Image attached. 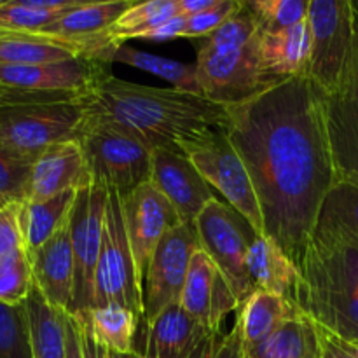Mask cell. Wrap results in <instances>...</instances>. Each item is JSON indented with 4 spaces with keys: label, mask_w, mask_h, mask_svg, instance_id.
<instances>
[{
    "label": "cell",
    "mask_w": 358,
    "mask_h": 358,
    "mask_svg": "<svg viewBox=\"0 0 358 358\" xmlns=\"http://www.w3.org/2000/svg\"><path fill=\"white\" fill-rule=\"evenodd\" d=\"M147 329V346L143 355L149 358H191L199 343L210 336L203 325L189 317L180 304L166 308Z\"/></svg>",
    "instance_id": "cell-21"
},
{
    "label": "cell",
    "mask_w": 358,
    "mask_h": 358,
    "mask_svg": "<svg viewBox=\"0 0 358 358\" xmlns=\"http://www.w3.org/2000/svg\"><path fill=\"white\" fill-rule=\"evenodd\" d=\"M34 161L0 142V206L27 201Z\"/></svg>",
    "instance_id": "cell-34"
},
{
    "label": "cell",
    "mask_w": 358,
    "mask_h": 358,
    "mask_svg": "<svg viewBox=\"0 0 358 358\" xmlns=\"http://www.w3.org/2000/svg\"><path fill=\"white\" fill-rule=\"evenodd\" d=\"M212 358H245L243 336H241L240 322L236 320L229 334L219 338Z\"/></svg>",
    "instance_id": "cell-41"
},
{
    "label": "cell",
    "mask_w": 358,
    "mask_h": 358,
    "mask_svg": "<svg viewBox=\"0 0 358 358\" xmlns=\"http://www.w3.org/2000/svg\"><path fill=\"white\" fill-rule=\"evenodd\" d=\"M185 20L187 17L177 16L173 20L166 21V23L159 24V27L152 28V30L145 31V34L138 35V41H147V42H166L173 41V38H182L185 28Z\"/></svg>",
    "instance_id": "cell-42"
},
{
    "label": "cell",
    "mask_w": 358,
    "mask_h": 358,
    "mask_svg": "<svg viewBox=\"0 0 358 358\" xmlns=\"http://www.w3.org/2000/svg\"><path fill=\"white\" fill-rule=\"evenodd\" d=\"M219 336L220 334L206 336V338L199 343L198 348L194 350V353H192L191 358H212L213 350H215L217 341H219Z\"/></svg>",
    "instance_id": "cell-46"
},
{
    "label": "cell",
    "mask_w": 358,
    "mask_h": 358,
    "mask_svg": "<svg viewBox=\"0 0 358 358\" xmlns=\"http://www.w3.org/2000/svg\"><path fill=\"white\" fill-rule=\"evenodd\" d=\"M201 250L226 276L240 306L255 292L247 259L257 233L231 205L213 198L194 220Z\"/></svg>",
    "instance_id": "cell-9"
},
{
    "label": "cell",
    "mask_w": 358,
    "mask_h": 358,
    "mask_svg": "<svg viewBox=\"0 0 358 358\" xmlns=\"http://www.w3.org/2000/svg\"><path fill=\"white\" fill-rule=\"evenodd\" d=\"M317 222L331 224L348 231L358 240V187L338 182L322 205Z\"/></svg>",
    "instance_id": "cell-35"
},
{
    "label": "cell",
    "mask_w": 358,
    "mask_h": 358,
    "mask_svg": "<svg viewBox=\"0 0 358 358\" xmlns=\"http://www.w3.org/2000/svg\"><path fill=\"white\" fill-rule=\"evenodd\" d=\"M261 31H280L308 20L310 0H243Z\"/></svg>",
    "instance_id": "cell-32"
},
{
    "label": "cell",
    "mask_w": 358,
    "mask_h": 358,
    "mask_svg": "<svg viewBox=\"0 0 358 358\" xmlns=\"http://www.w3.org/2000/svg\"><path fill=\"white\" fill-rule=\"evenodd\" d=\"M79 320V318H77ZM80 325V339H83V350H84V357L86 358H140L142 353L135 352V353H115L110 352V350H105L101 346H98L96 343L91 339L90 332L83 327V324L79 322Z\"/></svg>",
    "instance_id": "cell-44"
},
{
    "label": "cell",
    "mask_w": 358,
    "mask_h": 358,
    "mask_svg": "<svg viewBox=\"0 0 358 358\" xmlns=\"http://www.w3.org/2000/svg\"><path fill=\"white\" fill-rule=\"evenodd\" d=\"M34 358H66L65 311L52 308L35 287L24 301Z\"/></svg>",
    "instance_id": "cell-29"
},
{
    "label": "cell",
    "mask_w": 358,
    "mask_h": 358,
    "mask_svg": "<svg viewBox=\"0 0 358 358\" xmlns=\"http://www.w3.org/2000/svg\"><path fill=\"white\" fill-rule=\"evenodd\" d=\"M150 182L166 196L182 222H194L201 210L212 201V187L178 145L152 150Z\"/></svg>",
    "instance_id": "cell-16"
},
{
    "label": "cell",
    "mask_w": 358,
    "mask_h": 358,
    "mask_svg": "<svg viewBox=\"0 0 358 358\" xmlns=\"http://www.w3.org/2000/svg\"><path fill=\"white\" fill-rule=\"evenodd\" d=\"M86 121L101 122L135 136L150 150L227 124V107L175 87L128 83L112 72L80 98Z\"/></svg>",
    "instance_id": "cell-2"
},
{
    "label": "cell",
    "mask_w": 358,
    "mask_h": 358,
    "mask_svg": "<svg viewBox=\"0 0 358 358\" xmlns=\"http://www.w3.org/2000/svg\"><path fill=\"white\" fill-rule=\"evenodd\" d=\"M329 140L338 182L358 187V45L341 86L324 94Z\"/></svg>",
    "instance_id": "cell-15"
},
{
    "label": "cell",
    "mask_w": 358,
    "mask_h": 358,
    "mask_svg": "<svg viewBox=\"0 0 358 358\" xmlns=\"http://www.w3.org/2000/svg\"><path fill=\"white\" fill-rule=\"evenodd\" d=\"M245 358H320L317 324L306 313L299 315L268 339L245 350Z\"/></svg>",
    "instance_id": "cell-27"
},
{
    "label": "cell",
    "mask_w": 358,
    "mask_h": 358,
    "mask_svg": "<svg viewBox=\"0 0 358 358\" xmlns=\"http://www.w3.org/2000/svg\"><path fill=\"white\" fill-rule=\"evenodd\" d=\"M93 184L121 196L129 194L152 177V150L135 136L101 122L84 121L79 133Z\"/></svg>",
    "instance_id": "cell-6"
},
{
    "label": "cell",
    "mask_w": 358,
    "mask_h": 358,
    "mask_svg": "<svg viewBox=\"0 0 358 358\" xmlns=\"http://www.w3.org/2000/svg\"><path fill=\"white\" fill-rule=\"evenodd\" d=\"M226 133L243 159L264 220V236L303 266L322 205L338 184L324 93L292 77L227 107Z\"/></svg>",
    "instance_id": "cell-1"
},
{
    "label": "cell",
    "mask_w": 358,
    "mask_h": 358,
    "mask_svg": "<svg viewBox=\"0 0 358 358\" xmlns=\"http://www.w3.org/2000/svg\"><path fill=\"white\" fill-rule=\"evenodd\" d=\"M84 121L80 100L0 105V142L35 163L48 147L79 138Z\"/></svg>",
    "instance_id": "cell-8"
},
{
    "label": "cell",
    "mask_w": 358,
    "mask_h": 358,
    "mask_svg": "<svg viewBox=\"0 0 358 358\" xmlns=\"http://www.w3.org/2000/svg\"><path fill=\"white\" fill-rule=\"evenodd\" d=\"M65 346L66 358H86L83 350V339H80V325L77 317L65 315Z\"/></svg>",
    "instance_id": "cell-43"
},
{
    "label": "cell",
    "mask_w": 358,
    "mask_h": 358,
    "mask_svg": "<svg viewBox=\"0 0 358 358\" xmlns=\"http://www.w3.org/2000/svg\"><path fill=\"white\" fill-rule=\"evenodd\" d=\"M108 191L101 185L91 184L79 189L72 215H70V233H72L73 266V303L70 315H84L93 308L94 275L103 240L105 210H107Z\"/></svg>",
    "instance_id": "cell-11"
},
{
    "label": "cell",
    "mask_w": 358,
    "mask_h": 358,
    "mask_svg": "<svg viewBox=\"0 0 358 358\" xmlns=\"http://www.w3.org/2000/svg\"><path fill=\"white\" fill-rule=\"evenodd\" d=\"M121 205L136 273L143 285L154 250L164 234L182 224V220L166 196L152 182H145L129 194L121 196Z\"/></svg>",
    "instance_id": "cell-13"
},
{
    "label": "cell",
    "mask_w": 358,
    "mask_h": 358,
    "mask_svg": "<svg viewBox=\"0 0 358 358\" xmlns=\"http://www.w3.org/2000/svg\"><path fill=\"white\" fill-rule=\"evenodd\" d=\"M84 56L77 45L41 34L0 31V65H44Z\"/></svg>",
    "instance_id": "cell-25"
},
{
    "label": "cell",
    "mask_w": 358,
    "mask_h": 358,
    "mask_svg": "<svg viewBox=\"0 0 358 358\" xmlns=\"http://www.w3.org/2000/svg\"><path fill=\"white\" fill-rule=\"evenodd\" d=\"M180 16L178 0H147L136 2L129 7L114 24H112L110 38L117 44H124L126 41L136 38L138 35Z\"/></svg>",
    "instance_id": "cell-30"
},
{
    "label": "cell",
    "mask_w": 358,
    "mask_h": 358,
    "mask_svg": "<svg viewBox=\"0 0 358 358\" xmlns=\"http://www.w3.org/2000/svg\"><path fill=\"white\" fill-rule=\"evenodd\" d=\"M180 306L210 334H220V325L227 315L240 310V301L226 276L205 250H198L192 255Z\"/></svg>",
    "instance_id": "cell-14"
},
{
    "label": "cell",
    "mask_w": 358,
    "mask_h": 358,
    "mask_svg": "<svg viewBox=\"0 0 358 358\" xmlns=\"http://www.w3.org/2000/svg\"><path fill=\"white\" fill-rule=\"evenodd\" d=\"M28 259L31 264L34 283L44 299L56 310L70 313L76 280L70 220L51 240L28 254Z\"/></svg>",
    "instance_id": "cell-18"
},
{
    "label": "cell",
    "mask_w": 358,
    "mask_h": 358,
    "mask_svg": "<svg viewBox=\"0 0 358 358\" xmlns=\"http://www.w3.org/2000/svg\"><path fill=\"white\" fill-rule=\"evenodd\" d=\"M107 72H110V65L86 56L44 65H0V87L70 91L84 96Z\"/></svg>",
    "instance_id": "cell-17"
},
{
    "label": "cell",
    "mask_w": 358,
    "mask_h": 358,
    "mask_svg": "<svg viewBox=\"0 0 358 358\" xmlns=\"http://www.w3.org/2000/svg\"><path fill=\"white\" fill-rule=\"evenodd\" d=\"M177 145L191 159L206 184L217 189L227 205L243 215L259 236H264V220L254 184L226 129H205L185 136Z\"/></svg>",
    "instance_id": "cell-4"
},
{
    "label": "cell",
    "mask_w": 358,
    "mask_h": 358,
    "mask_svg": "<svg viewBox=\"0 0 358 358\" xmlns=\"http://www.w3.org/2000/svg\"><path fill=\"white\" fill-rule=\"evenodd\" d=\"M91 184L93 178L79 142H59L48 147L35 159L27 201H41L70 189L79 191Z\"/></svg>",
    "instance_id": "cell-19"
},
{
    "label": "cell",
    "mask_w": 358,
    "mask_h": 358,
    "mask_svg": "<svg viewBox=\"0 0 358 358\" xmlns=\"http://www.w3.org/2000/svg\"><path fill=\"white\" fill-rule=\"evenodd\" d=\"M241 7V0H219L215 7L201 14H196L185 20V28L182 38L208 37L217 30L224 21L229 20Z\"/></svg>",
    "instance_id": "cell-38"
},
{
    "label": "cell",
    "mask_w": 358,
    "mask_h": 358,
    "mask_svg": "<svg viewBox=\"0 0 358 358\" xmlns=\"http://www.w3.org/2000/svg\"><path fill=\"white\" fill-rule=\"evenodd\" d=\"M219 0H178V9H180V16L191 17L196 14H201L215 7Z\"/></svg>",
    "instance_id": "cell-45"
},
{
    "label": "cell",
    "mask_w": 358,
    "mask_h": 358,
    "mask_svg": "<svg viewBox=\"0 0 358 358\" xmlns=\"http://www.w3.org/2000/svg\"><path fill=\"white\" fill-rule=\"evenodd\" d=\"M247 268L255 290L278 294L296 303L301 271L275 241L257 234L248 252Z\"/></svg>",
    "instance_id": "cell-22"
},
{
    "label": "cell",
    "mask_w": 358,
    "mask_h": 358,
    "mask_svg": "<svg viewBox=\"0 0 358 358\" xmlns=\"http://www.w3.org/2000/svg\"><path fill=\"white\" fill-rule=\"evenodd\" d=\"M201 250L194 222H182L168 231L150 257L143 290V318L156 320L166 308L180 304L192 255Z\"/></svg>",
    "instance_id": "cell-12"
},
{
    "label": "cell",
    "mask_w": 358,
    "mask_h": 358,
    "mask_svg": "<svg viewBox=\"0 0 358 358\" xmlns=\"http://www.w3.org/2000/svg\"><path fill=\"white\" fill-rule=\"evenodd\" d=\"M0 358H34L24 304H0Z\"/></svg>",
    "instance_id": "cell-33"
},
{
    "label": "cell",
    "mask_w": 358,
    "mask_h": 358,
    "mask_svg": "<svg viewBox=\"0 0 358 358\" xmlns=\"http://www.w3.org/2000/svg\"><path fill=\"white\" fill-rule=\"evenodd\" d=\"M62 16L37 9L31 0H0V31L37 34Z\"/></svg>",
    "instance_id": "cell-36"
},
{
    "label": "cell",
    "mask_w": 358,
    "mask_h": 358,
    "mask_svg": "<svg viewBox=\"0 0 358 358\" xmlns=\"http://www.w3.org/2000/svg\"><path fill=\"white\" fill-rule=\"evenodd\" d=\"M317 327L320 338V358H358L357 345L339 338L322 325L317 324Z\"/></svg>",
    "instance_id": "cell-40"
},
{
    "label": "cell",
    "mask_w": 358,
    "mask_h": 358,
    "mask_svg": "<svg viewBox=\"0 0 358 358\" xmlns=\"http://www.w3.org/2000/svg\"><path fill=\"white\" fill-rule=\"evenodd\" d=\"M257 55L269 77L283 83L292 77H306L311 56V31L308 20L280 31H261Z\"/></svg>",
    "instance_id": "cell-20"
},
{
    "label": "cell",
    "mask_w": 358,
    "mask_h": 358,
    "mask_svg": "<svg viewBox=\"0 0 358 358\" xmlns=\"http://www.w3.org/2000/svg\"><path fill=\"white\" fill-rule=\"evenodd\" d=\"M257 34V21L241 0L240 10L234 13L227 21H224L213 34L205 37V41L198 45V55H217V52L240 49L254 41Z\"/></svg>",
    "instance_id": "cell-31"
},
{
    "label": "cell",
    "mask_w": 358,
    "mask_h": 358,
    "mask_svg": "<svg viewBox=\"0 0 358 358\" xmlns=\"http://www.w3.org/2000/svg\"><path fill=\"white\" fill-rule=\"evenodd\" d=\"M128 308L136 317H143V287L136 273L135 259L126 234L122 219L121 194L108 191L107 210H105L103 240L94 275L93 308L110 306Z\"/></svg>",
    "instance_id": "cell-7"
},
{
    "label": "cell",
    "mask_w": 358,
    "mask_h": 358,
    "mask_svg": "<svg viewBox=\"0 0 358 358\" xmlns=\"http://www.w3.org/2000/svg\"><path fill=\"white\" fill-rule=\"evenodd\" d=\"M77 189L56 194L41 201H24L20 205V224L27 254L51 240L65 224H69L73 205L77 199Z\"/></svg>",
    "instance_id": "cell-24"
},
{
    "label": "cell",
    "mask_w": 358,
    "mask_h": 358,
    "mask_svg": "<svg viewBox=\"0 0 358 358\" xmlns=\"http://www.w3.org/2000/svg\"><path fill=\"white\" fill-rule=\"evenodd\" d=\"M73 317L79 318L83 327L90 332L91 339L101 348L115 353L136 352L135 336L138 331L140 317H136L128 308L110 304Z\"/></svg>",
    "instance_id": "cell-28"
},
{
    "label": "cell",
    "mask_w": 358,
    "mask_h": 358,
    "mask_svg": "<svg viewBox=\"0 0 358 358\" xmlns=\"http://www.w3.org/2000/svg\"><path fill=\"white\" fill-rule=\"evenodd\" d=\"M299 304L285 299L278 294L255 290L240 306L238 322L243 336V350L259 345L268 339L285 322L303 315Z\"/></svg>",
    "instance_id": "cell-23"
},
{
    "label": "cell",
    "mask_w": 358,
    "mask_h": 358,
    "mask_svg": "<svg viewBox=\"0 0 358 358\" xmlns=\"http://www.w3.org/2000/svg\"><path fill=\"white\" fill-rule=\"evenodd\" d=\"M296 303L315 324L358 346V240L353 234L317 222Z\"/></svg>",
    "instance_id": "cell-3"
},
{
    "label": "cell",
    "mask_w": 358,
    "mask_h": 358,
    "mask_svg": "<svg viewBox=\"0 0 358 358\" xmlns=\"http://www.w3.org/2000/svg\"><path fill=\"white\" fill-rule=\"evenodd\" d=\"M24 248L20 224V205L0 206V266Z\"/></svg>",
    "instance_id": "cell-39"
},
{
    "label": "cell",
    "mask_w": 358,
    "mask_h": 358,
    "mask_svg": "<svg viewBox=\"0 0 358 358\" xmlns=\"http://www.w3.org/2000/svg\"><path fill=\"white\" fill-rule=\"evenodd\" d=\"M353 2V9H355V17H357V27H358V0L355 2V0H352Z\"/></svg>",
    "instance_id": "cell-47"
},
{
    "label": "cell",
    "mask_w": 358,
    "mask_h": 358,
    "mask_svg": "<svg viewBox=\"0 0 358 358\" xmlns=\"http://www.w3.org/2000/svg\"><path fill=\"white\" fill-rule=\"evenodd\" d=\"M311 56L308 79L324 94L343 84L355 58L358 27L352 0H310Z\"/></svg>",
    "instance_id": "cell-5"
},
{
    "label": "cell",
    "mask_w": 358,
    "mask_h": 358,
    "mask_svg": "<svg viewBox=\"0 0 358 358\" xmlns=\"http://www.w3.org/2000/svg\"><path fill=\"white\" fill-rule=\"evenodd\" d=\"M255 38L233 51L198 55L196 72L203 96L229 107L243 103L280 84L262 69Z\"/></svg>",
    "instance_id": "cell-10"
},
{
    "label": "cell",
    "mask_w": 358,
    "mask_h": 358,
    "mask_svg": "<svg viewBox=\"0 0 358 358\" xmlns=\"http://www.w3.org/2000/svg\"><path fill=\"white\" fill-rule=\"evenodd\" d=\"M103 63H107V65L122 63V65L143 70V72H149L152 76L164 79L175 90L203 96L198 72H196V63H182L177 62V59L164 58V56H157L152 55V52L142 51V49L131 48L128 44H115L114 48L108 49L103 56Z\"/></svg>",
    "instance_id": "cell-26"
},
{
    "label": "cell",
    "mask_w": 358,
    "mask_h": 358,
    "mask_svg": "<svg viewBox=\"0 0 358 358\" xmlns=\"http://www.w3.org/2000/svg\"><path fill=\"white\" fill-rule=\"evenodd\" d=\"M34 289V275L27 250L20 252L0 266V304H24Z\"/></svg>",
    "instance_id": "cell-37"
}]
</instances>
